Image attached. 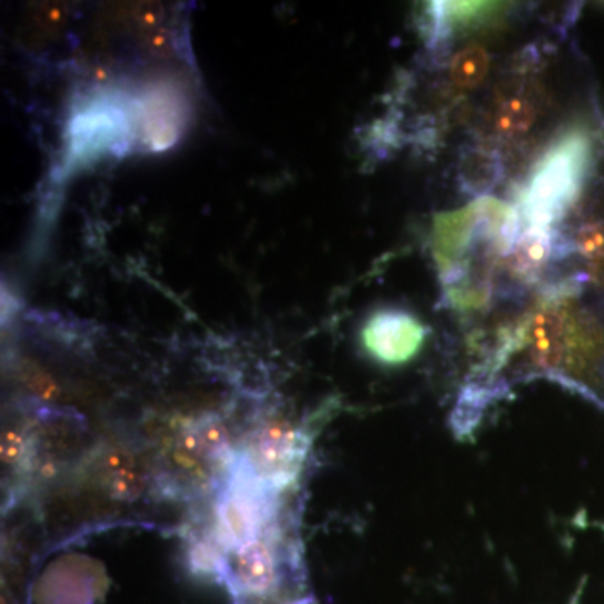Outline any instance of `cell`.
I'll return each mask as SVG.
<instances>
[{
	"label": "cell",
	"mask_w": 604,
	"mask_h": 604,
	"mask_svg": "<svg viewBox=\"0 0 604 604\" xmlns=\"http://www.w3.org/2000/svg\"><path fill=\"white\" fill-rule=\"evenodd\" d=\"M591 144L583 131L554 141L522 189L519 213L527 226H553L580 195L590 167Z\"/></svg>",
	"instance_id": "obj_1"
},
{
	"label": "cell",
	"mask_w": 604,
	"mask_h": 604,
	"mask_svg": "<svg viewBox=\"0 0 604 604\" xmlns=\"http://www.w3.org/2000/svg\"><path fill=\"white\" fill-rule=\"evenodd\" d=\"M275 492L255 474L244 452L235 453L223 472L217 495V543L223 551L238 550L261 537L275 514Z\"/></svg>",
	"instance_id": "obj_2"
},
{
	"label": "cell",
	"mask_w": 604,
	"mask_h": 604,
	"mask_svg": "<svg viewBox=\"0 0 604 604\" xmlns=\"http://www.w3.org/2000/svg\"><path fill=\"white\" fill-rule=\"evenodd\" d=\"M130 101V100H128ZM118 94H97L76 108L66 133V162L88 163L103 155H121L134 138V103Z\"/></svg>",
	"instance_id": "obj_3"
},
{
	"label": "cell",
	"mask_w": 604,
	"mask_h": 604,
	"mask_svg": "<svg viewBox=\"0 0 604 604\" xmlns=\"http://www.w3.org/2000/svg\"><path fill=\"white\" fill-rule=\"evenodd\" d=\"M310 440L285 420H268L252 432L244 455L271 491L289 487L301 474Z\"/></svg>",
	"instance_id": "obj_4"
},
{
	"label": "cell",
	"mask_w": 604,
	"mask_h": 604,
	"mask_svg": "<svg viewBox=\"0 0 604 604\" xmlns=\"http://www.w3.org/2000/svg\"><path fill=\"white\" fill-rule=\"evenodd\" d=\"M429 328L402 308H382L370 314L361 330V343L374 361L389 366L409 363L422 351Z\"/></svg>",
	"instance_id": "obj_5"
},
{
	"label": "cell",
	"mask_w": 604,
	"mask_h": 604,
	"mask_svg": "<svg viewBox=\"0 0 604 604\" xmlns=\"http://www.w3.org/2000/svg\"><path fill=\"white\" fill-rule=\"evenodd\" d=\"M220 577L238 597L261 600L281 587L282 571L271 541L258 537L238 550L225 551Z\"/></svg>",
	"instance_id": "obj_6"
},
{
	"label": "cell",
	"mask_w": 604,
	"mask_h": 604,
	"mask_svg": "<svg viewBox=\"0 0 604 604\" xmlns=\"http://www.w3.org/2000/svg\"><path fill=\"white\" fill-rule=\"evenodd\" d=\"M172 455L179 467L209 475L217 469H226L235 453L231 450V436L217 415H200L180 426L173 436Z\"/></svg>",
	"instance_id": "obj_7"
},
{
	"label": "cell",
	"mask_w": 604,
	"mask_h": 604,
	"mask_svg": "<svg viewBox=\"0 0 604 604\" xmlns=\"http://www.w3.org/2000/svg\"><path fill=\"white\" fill-rule=\"evenodd\" d=\"M134 103V120L148 150L165 151L182 137L187 103L179 88L155 84L140 94Z\"/></svg>",
	"instance_id": "obj_8"
},
{
	"label": "cell",
	"mask_w": 604,
	"mask_h": 604,
	"mask_svg": "<svg viewBox=\"0 0 604 604\" xmlns=\"http://www.w3.org/2000/svg\"><path fill=\"white\" fill-rule=\"evenodd\" d=\"M544 88L534 72L517 71L502 81L492 103V130L499 137L514 138L527 133L544 107Z\"/></svg>",
	"instance_id": "obj_9"
},
{
	"label": "cell",
	"mask_w": 604,
	"mask_h": 604,
	"mask_svg": "<svg viewBox=\"0 0 604 604\" xmlns=\"http://www.w3.org/2000/svg\"><path fill=\"white\" fill-rule=\"evenodd\" d=\"M90 469L101 491L111 499L134 501L143 491V469L140 462L121 446H101L93 453Z\"/></svg>",
	"instance_id": "obj_10"
},
{
	"label": "cell",
	"mask_w": 604,
	"mask_h": 604,
	"mask_svg": "<svg viewBox=\"0 0 604 604\" xmlns=\"http://www.w3.org/2000/svg\"><path fill=\"white\" fill-rule=\"evenodd\" d=\"M561 249L566 248L553 226H525L514 249L505 255V271L522 282L537 281Z\"/></svg>",
	"instance_id": "obj_11"
},
{
	"label": "cell",
	"mask_w": 604,
	"mask_h": 604,
	"mask_svg": "<svg viewBox=\"0 0 604 604\" xmlns=\"http://www.w3.org/2000/svg\"><path fill=\"white\" fill-rule=\"evenodd\" d=\"M505 175L501 151L485 144H467L459 155L457 182L462 193L475 199L497 189Z\"/></svg>",
	"instance_id": "obj_12"
},
{
	"label": "cell",
	"mask_w": 604,
	"mask_h": 604,
	"mask_svg": "<svg viewBox=\"0 0 604 604\" xmlns=\"http://www.w3.org/2000/svg\"><path fill=\"white\" fill-rule=\"evenodd\" d=\"M491 68V56L482 46H469L450 59L449 76L453 88L475 90L484 83Z\"/></svg>",
	"instance_id": "obj_13"
},
{
	"label": "cell",
	"mask_w": 604,
	"mask_h": 604,
	"mask_svg": "<svg viewBox=\"0 0 604 604\" xmlns=\"http://www.w3.org/2000/svg\"><path fill=\"white\" fill-rule=\"evenodd\" d=\"M591 275L597 284L604 285V245L591 258Z\"/></svg>",
	"instance_id": "obj_14"
}]
</instances>
